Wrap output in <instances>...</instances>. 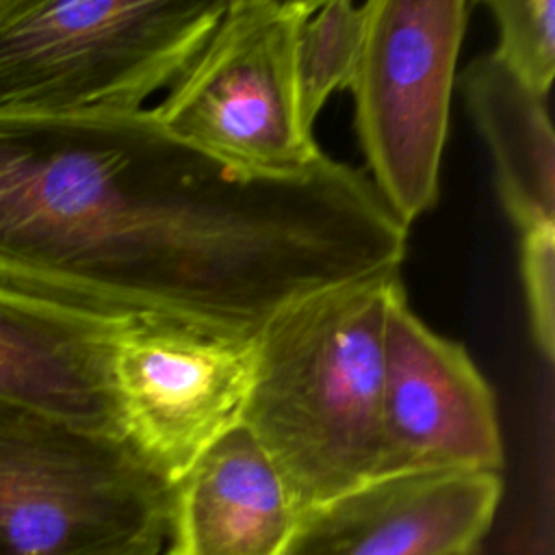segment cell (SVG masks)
Returning <instances> with one entry per match:
<instances>
[{"label":"cell","mask_w":555,"mask_h":555,"mask_svg":"<svg viewBox=\"0 0 555 555\" xmlns=\"http://www.w3.org/2000/svg\"><path fill=\"white\" fill-rule=\"evenodd\" d=\"M399 275L390 269L299 297L254 338L243 425L299 514L379 479L382 332Z\"/></svg>","instance_id":"1"},{"label":"cell","mask_w":555,"mask_h":555,"mask_svg":"<svg viewBox=\"0 0 555 555\" xmlns=\"http://www.w3.org/2000/svg\"><path fill=\"white\" fill-rule=\"evenodd\" d=\"M228 0H0V108L132 113L169 87Z\"/></svg>","instance_id":"2"},{"label":"cell","mask_w":555,"mask_h":555,"mask_svg":"<svg viewBox=\"0 0 555 555\" xmlns=\"http://www.w3.org/2000/svg\"><path fill=\"white\" fill-rule=\"evenodd\" d=\"M167 514L126 440L0 401V555H156Z\"/></svg>","instance_id":"3"},{"label":"cell","mask_w":555,"mask_h":555,"mask_svg":"<svg viewBox=\"0 0 555 555\" xmlns=\"http://www.w3.org/2000/svg\"><path fill=\"white\" fill-rule=\"evenodd\" d=\"M310 0H232L150 108L173 139L236 169L291 176L323 150L299 113L295 48Z\"/></svg>","instance_id":"4"},{"label":"cell","mask_w":555,"mask_h":555,"mask_svg":"<svg viewBox=\"0 0 555 555\" xmlns=\"http://www.w3.org/2000/svg\"><path fill=\"white\" fill-rule=\"evenodd\" d=\"M464 0H366V30L349 89L366 178L410 230L440 193Z\"/></svg>","instance_id":"5"},{"label":"cell","mask_w":555,"mask_h":555,"mask_svg":"<svg viewBox=\"0 0 555 555\" xmlns=\"http://www.w3.org/2000/svg\"><path fill=\"white\" fill-rule=\"evenodd\" d=\"M113 379L121 438L171 486L217 438L243 423L254 338L130 319L115 343Z\"/></svg>","instance_id":"6"},{"label":"cell","mask_w":555,"mask_h":555,"mask_svg":"<svg viewBox=\"0 0 555 555\" xmlns=\"http://www.w3.org/2000/svg\"><path fill=\"white\" fill-rule=\"evenodd\" d=\"M496 397L468 351L423 323L395 280L382 332L379 479L438 473H501Z\"/></svg>","instance_id":"7"},{"label":"cell","mask_w":555,"mask_h":555,"mask_svg":"<svg viewBox=\"0 0 555 555\" xmlns=\"http://www.w3.org/2000/svg\"><path fill=\"white\" fill-rule=\"evenodd\" d=\"M503 494L501 473L386 477L299 514L278 555H451L479 548Z\"/></svg>","instance_id":"8"},{"label":"cell","mask_w":555,"mask_h":555,"mask_svg":"<svg viewBox=\"0 0 555 555\" xmlns=\"http://www.w3.org/2000/svg\"><path fill=\"white\" fill-rule=\"evenodd\" d=\"M124 323L0 286V401L121 438L113 360Z\"/></svg>","instance_id":"9"},{"label":"cell","mask_w":555,"mask_h":555,"mask_svg":"<svg viewBox=\"0 0 555 555\" xmlns=\"http://www.w3.org/2000/svg\"><path fill=\"white\" fill-rule=\"evenodd\" d=\"M299 509L241 423L169 486L167 555H278Z\"/></svg>","instance_id":"10"},{"label":"cell","mask_w":555,"mask_h":555,"mask_svg":"<svg viewBox=\"0 0 555 555\" xmlns=\"http://www.w3.org/2000/svg\"><path fill=\"white\" fill-rule=\"evenodd\" d=\"M457 85L494 165L501 204L520 232L555 223V137L548 95L516 80L492 54L475 56Z\"/></svg>","instance_id":"11"},{"label":"cell","mask_w":555,"mask_h":555,"mask_svg":"<svg viewBox=\"0 0 555 555\" xmlns=\"http://www.w3.org/2000/svg\"><path fill=\"white\" fill-rule=\"evenodd\" d=\"M366 30V2H312L299 26L295 48V76L299 113L308 130L327 98L349 87Z\"/></svg>","instance_id":"12"},{"label":"cell","mask_w":555,"mask_h":555,"mask_svg":"<svg viewBox=\"0 0 555 555\" xmlns=\"http://www.w3.org/2000/svg\"><path fill=\"white\" fill-rule=\"evenodd\" d=\"M496 24L490 52L516 80L548 95L555 76V0H488Z\"/></svg>","instance_id":"13"},{"label":"cell","mask_w":555,"mask_h":555,"mask_svg":"<svg viewBox=\"0 0 555 555\" xmlns=\"http://www.w3.org/2000/svg\"><path fill=\"white\" fill-rule=\"evenodd\" d=\"M520 275L531 334L546 362L555 356V223L520 232Z\"/></svg>","instance_id":"14"},{"label":"cell","mask_w":555,"mask_h":555,"mask_svg":"<svg viewBox=\"0 0 555 555\" xmlns=\"http://www.w3.org/2000/svg\"><path fill=\"white\" fill-rule=\"evenodd\" d=\"M451 555H479V548H466V551H460V553H451Z\"/></svg>","instance_id":"15"}]
</instances>
